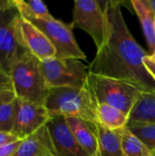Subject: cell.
<instances>
[{
  "label": "cell",
  "instance_id": "cell-19",
  "mask_svg": "<svg viewBox=\"0 0 155 156\" xmlns=\"http://www.w3.org/2000/svg\"><path fill=\"white\" fill-rule=\"evenodd\" d=\"M20 15L26 19L37 18L43 20H51L54 17L49 13L47 5L40 0H13Z\"/></svg>",
  "mask_w": 155,
  "mask_h": 156
},
{
  "label": "cell",
  "instance_id": "cell-11",
  "mask_svg": "<svg viewBox=\"0 0 155 156\" xmlns=\"http://www.w3.org/2000/svg\"><path fill=\"white\" fill-rule=\"evenodd\" d=\"M58 156H89L76 142L63 116L51 117L47 123Z\"/></svg>",
  "mask_w": 155,
  "mask_h": 156
},
{
  "label": "cell",
  "instance_id": "cell-2",
  "mask_svg": "<svg viewBox=\"0 0 155 156\" xmlns=\"http://www.w3.org/2000/svg\"><path fill=\"white\" fill-rule=\"evenodd\" d=\"M98 106V101L87 86L49 88L45 101L50 118H78L92 124L99 122Z\"/></svg>",
  "mask_w": 155,
  "mask_h": 156
},
{
  "label": "cell",
  "instance_id": "cell-22",
  "mask_svg": "<svg viewBox=\"0 0 155 156\" xmlns=\"http://www.w3.org/2000/svg\"><path fill=\"white\" fill-rule=\"evenodd\" d=\"M16 99V94L12 88V84L0 86V105L5 102L13 101Z\"/></svg>",
  "mask_w": 155,
  "mask_h": 156
},
{
  "label": "cell",
  "instance_id": "cell-8",
  "mask_svg": "<svg viewBox=\"0 0 155 156\" xmlns=\"http://www.w3.org/2000/svg\"><path fill=\"white\" fill-rule=\"evenodd\" d=\"M104 5L95 0H76L74 2L73 21L74 28H79L89 34L93 39L97 49L100 48L105 34Z\"/></svg>",
  "mask_w": 155,
  "mask_h": 156
},
{
  "label": "cell",
  "instance_id": "cell-15",
  "mask_svg": "<svg viewBox=\"0 0 155 156\" xmlns=\"http://www.w3.org/2000/svg\"><path fill=\"white\" fill-rule=\"evenodd\" d=\"M131 124H155V92L142 93L129 116Z\"/></svg>",
  "mask_w": 155,
  "mask_h": 156
},
{
  "label": "cell",
  "instance_id": "cell-16",
  "mask_svg": "<svg viewBox=\"0 0 155 156\" xmlns=\"http://www.w3.org/2000/svg\"><path fill=\"white\" fill-rule=\"evenodd\" d=\"M132 5L137 14L152 54L155 52V15L148 0H132Z\"/></svg>",
  "mask_w": 155,
  "mask_h": 156
},
{
  "label": "cell",
  "instance_id": "cell-17",
  "mask_svg": "<svg viewBox=\"0 0 155 156\" xmlns=\"http://www.w3.org/2000/svg\"><path fill=\"white\" fill-rule=\"evenodd\" d=\"M98 122L110 130H119L127 126L129 117L120 110L107 104H99Z\"/></svg>",
  "mask_w": 155,
  "mask_h": 156
},
{
  "label": "cell",
  "instance_id": "cell-28",
  "mask_svg": "<svg viewBox=\"0 0 155 156\" xmlns=\"http://www.w3.org/2000/svg\"><path fill=\"white\" fill-rule=\"evenodd\" d=\"M148 3H149L152 10L153 11V13H154L155 15V0H148Z\"/></svg>",
  "mask_w": 155,
  "mask_h": 156
},
{
  "label": "cell",
  "instance_id": "cell-30",
  "mask_svg": "<svg viewBox=\"0 0 155 156\" xmlns=\"http://www.w3.org/2000/svg\"><path fill=\"white\" fill-rule=\"evenodd\" d=\"M152 153H153V156H155V148L152 151Z\"/></svg>",
  "mask_w": 155,
  "mask_h": 156
},
{
  "label": "cell",
  "instance_id": "cell-6",
  "mask_svg": "<svg viewBox=\"0 0 155 156\" xmlns=\"http://www.w3.org/2000/svg\"><path fill=\"white\" fill-rule=\"evenodd\" d=\"M42 72L47 87H73L86 86L89 67L77 58H51L41 61Z\"/></svg>",
  "mask_w": 155,
  "mask_h": 156
},
{
  "label": "cell",
  "instance_id": "cell-4",
  "mask_svg": "<svg viewBox=\"0 0 155 156\" xmlns=\"http://www.w3.org/2000/svg\"><path fill=\"white\" fill-rule=\"evenodd\" d=\"M86 86L99 104L114 107L128 117L143 93L126 81L90 72H89Z\"/></svg>",
  "mask_w": 155,
  "mask_h": 156
},
{
  "label": "cell",
  "instance_id": "cell-3",
  "mask_svg": "<svg viewBox=\"0 0 155 156\" xmlns=\"http://www.w3.org/2000/svg\"><path fill=\"white\" fill-rule=\"evenodd\" d=\"M9 77L16 98L21 101L44 105L48 88L41 68V61L26 53L10 69Z\"/></svg>",
  "mask_w": 155,
  "mask_h": 156
},
{
  "label": "cell",
  "instance_id": "cell-10",
  "mask_svg": "<svg viewBox=\"0 0 155 156\" xmlns=\"http://www.w3.org/2000/svg\"><path fill=\"white\" fill-rule=\"evenodd\" d=\"M18 28L25 48L40 61L55 58L56 49L47 36L33 23L20 16Z\"/></svg>",
  "mask_w": 155,
  "mask_h": 156
},
{
  "label": "cell",
  "instance_id": "cell-14",
  "mask_svg": "<svg viewBox=\"0 0 155 156\" xmlns=\"http://www.w3.org/2000/svg\"><path fill=\"white\" fill-rule=\"evenodd\" d=\"M95 129L98 138L97 156H125L117 131L107 129L99 122L95 124Z\"/></svg>",
  "mask_w": 155,
  "mask_h": 156
},
{
  "label": "cell",
  "instance_id": "cell-5",
  "mask_svg": "<svg viewBox=\"0 0 155 156\" xmlns=\"http://www.w3.org/2000/svg\"><path fill=\"white\" fill-rule=\"evenodd\" d=\"M20 16L14 2L0 11V68L7 74L12 67L28 53L19 33Z\"/></svg>",
  "mask_w": 155,
  "mask_h": 156
},
{
  "label": "cell",
  "instance_id": "cell-29",
  "mask_svg": "<svg viewBox=\"0 0 155 156\" xmlns=\"http://www.w3.org/2000/svg\"><path fill=\"white\" fill-rule=\"evenodd\" d=\"M150 56H151V57H152V58H153L155 60V52L154 53H153L152 55H150Z\"/></svg>",
  "mask_w": 155,
  "mask_h": 156
},
{
  "label": "cell",
  "instance_id": "cell-18",
  "mask_svg": "<svg viewBox=\"0 0 155 156\" xmlns=\"http://www.w3.org/2000/svg\"><path fill=\"white\" fill-rule=\"evenodd\" d=\"M122 142V148L125 156H153L152 150L149 149L127 126L116 130Z\"/></svg>",
  "mask_w": 155,
  "mask_h": 156
},
{
  "label": "cell",
  "instance_id": "cell-23",
  "mask_svg": "<svg viewBox=\"0 0 155 156\" xmlns=\"http://www.w3.org/2000/svg\"><path fill=\"white\" fill-rule=\"evenodd\" d=\"M23 140H18L15 143L4 145L0 147V156H14L17 148L21 144Z\"/></svg>",
  "mask_w": 155,
  "mask_h": 156
},
{
  "label": "cell",
  "instance_id": "cell-26",
  "mask_svg": "<svg viewBox=\"0 0 155 156\" xmlns=\"http://www.w3.org/2000/svg\"><path fill=\"white\" fill-rule=\"evenodd\" d=\"M7 84H11L10 77H9V75L5 71H4L0 68V86L7 85Z\"/></svg>",
  "mask_w": 155,
  "mask_h": 156
},
{
  "label": "cell",
  "instance_id": "cell-1",
  "mask_svg": "<svg viewBox=\"0 0 155 156\" xmlns=\"http://www.w3.org/2000/svg\"><path fill=\"white\" fill-rule=\"evenodd\" d=\"M121 4L105 1L104 38L89 71L126 81L142 92H155V80L143 64L147 54L131 34Z\"/></svg>",
  "mask_w": 155,
  "mask_h": 156
},
{
  "label": "cell",
  "instance_id": "cell-27",
  "mask_svg": "<svg viewBox=\"0 0 155 156\" xmlns=\"http://www.w3.org/2000/svg\"><path fill=\"white\" fill-rule=\"evenodd\" d=\"M13 4V0H0V11Z\"/></svg>",
  "mask_w": 155,
  "mask_h": 156
},
{
  "label": "cell",
  "instance_id": "cell-25",
  "mask_svg": "<svg viewBox=\"0 0 155 156\" xmlns=\"http://www.w3.org/2000/svg\"><path fill=\"white\" fill-rule=\"evenodd\" d=\"M143 64L145 66V68L147 69V70L149 71V73L151 74V76L155 80V60L150 56L147 55L144 59H143Z\"/></svg>",
  "mask_w": 155,
  "mask_h": 156
},
{
  "label": "cell",
  "instance_id": "cell-7",
  "mask_svg": "<svg viewBox=\"0 0 155 156\" xmlns=\"http://www.w3.org/2000/svg\"><path fill=\"white\" fill-rule=\"evenodd\" d=\"M27 20L37 26L50 40L56 49V58L86 59V55L74 37V27L71 23L66 24L56 18L51 20L31 18Z\"/></svg>",
  "mask_w": 155,
  "mask_h": 156
},
{
  "label": "cell",
  "instance_id": "cell-12",
  "mask_svg": "<svg viewBox=\"0 0 155 156\" xmlns=\"http://www.w3.org/2000/svg\"><path fill=\"white\" fill-rule=\"evenodd\" d=\"M14 156H58L47 124L25 138Z\"/></svg>",
  "mask_w": 155,
  "mask_h": 156
},
{
  "label": "cell",
  "instance_id": "cell-24",
  "mask_svg": "<svg viewBox=\"0 0 155 156\" xmlns=\"http://www.w3.org/2000/svg\"><path fill=\"white\" fill-rule=\"evenodd\" d=\"M18 139L16 135H14L12 133H5V132H0V147L15 143L18 141Z\"/></svg>",
  "mask_w": 155,
  "mask_h": 156
},
{
  "label": "cell",
  "instance_id": "cell-21",
  "mask_svg": "<svg viewBox=\"0 0 155 156\" xmlns=\"http://www.w3.org/2000/svg\"><path fill=\"white\" fill-rule=\"evenodd\" d=\"M128 129L134 133L149 149L155 148V124H131Z\"/></svg>",
  "mask_w": 155,
  "mask_h": 156
},
{
  "label": "cell",
  "instance_id": "cell-9",
  "mask_svg": "<svg viewBox=\"0 0 155 156\" xmlns=\"http://www.w3.org/2000/svg\"><path fill=\"white\" fill-rule=\"evenodd\" d=\"M49 119L50 115L44 105L16 99V121L12 133L24 140L46 125Z\"/></svg>",
  "mask_w": 155,
  "mask_h": 156
},
{
  "label": "cell",
  "instance_id": "cell-20",
  "mask_svg": "<svg viewBox=\"0 0 155 156\" xmlns=\"http://www.w3.org/2000/svg\"><path fill=\"white\" fill-rule=\"evenodd\" d=\"M16 98L0 105V132L12 133L16 121Z\"/></svg>",
  "mask_w": 155,
  "mask_h": 156
},
{
  "label": "cell",
  "instance_id": "cell-13",
  "mask_svg": "<svg viewBox=\"0 0 155 156\" xmlns=\"http://www.w3.org/2000/svg\"><path fill=\"white\" fill-rule=\"evenodd\" d=\"M76 142L89 156H97L98 138L95 124L78 118H65Z\"/></svg>",
  "mask_w": 155,
  "mask_h": 156
}]
</instances>
